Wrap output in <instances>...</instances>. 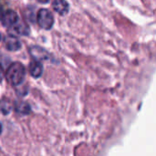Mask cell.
<instances>
[{
  "mask_svg": "<svg viewBox=\"0 0 156 156\" xmlns=\"http://www.w3.org/2000/svg\"><path fill=\"white\" fill-rule=\"evenodd\" d=\"M0 19L3 26L6 27H11L18 21V16L13 10H6L3 13Z\"/></svg>",
  "mask_w": 156,
  "mask_h": 156,
  "instance_id": "obj_3",
  "label": "cell"
},
{
  "mask_svg": "<svg viewBox=\"0 0 156 156\" xmlns=\"http://www.w3.org/2000/svg\"><path fill=\"white\" fill-rule=\"evenodd\" d=\"M12 27H13V30L15 31V33L21 35V36H27L30 31L28 26L24 22L17 21Z\"/></svg>",
  "mask_w": 156,
  "mask_h": 156,
  "instance_id": "obj_8",
  "label": "cell"
},
{
  "mask_svg": "<svg viewBox=\"0 0 156 156\" xmlns=\"http://www.w3.org/2000/svg\"><path fill=\"white\" fill-rule=\"evenodd\" d=\"M11 111V104L7 100L0 101V112L4 115H7Z\"/></svg>",
  "mask_w": 156,
  "mask_h": 156,
  "instance_id": "obj_10",
  "label": "cell"
},
{
  "mask_svg": "<svg viewBox=\"0 0 156 156\" xmlns=\"http://www.w3.org/2000/svg\"><path fill=\"white\" fill-rule=\"evenodd\" d=\"M52 5L54 10L61 16H64L69 12V5L66 0H54Z\"/></svg>",
  "mask_w": 156,
  "mask_h": 156,
  "instance_id": "obj_6",
  "label": "cell"
},
{
  "mask_svg": "<svg viewBox=\"0 0 156 156\" xmlns=\"http://www.w3.org/2000/svg\"><path fill=\"white\" fill-rule=\"evenodd\" d=\"M2 133V124L0 123V133Z\"/></svg>",
  "mask_w": 156,
  "mask_h": 156,
  "instance_id": "obj_14",
  "label": "cell"
},
{
  "mask_svg": "<svg viewBox=\"0 0 156 156\" xmlns=\"http://www.w3.org/2000/svg\"><path fill=\"white\" fill-rule=\"evenodd\" d=\"M15 111L22 115H27L30 112V106L27 102L25 101H16L15 102Z\"/></svg>",
  "mask_w": 156,
  "mask_h": 156,
  "instance_id": "obj_9",
  "label": "cell"
},
{
  "mask_svg": "<svg viewBox=\"0 0 156 156\" xmlns=\"http://www.w3.org/2000/svg\"><path fill=\"white\" fill-rule=\"evenodd\" d=\"M3 77H4V70H3V67L0 64V82L3 80Z\"/></svg>",
  "mask_w": 156,
  "mask_h": 156,
  "instance_id": "obj_11",
  "label": "cell"
},
{
  "mask_svg": "<svg viewBox=\"0 0 156 156\" xmlns=\"http://www.w3.org/2000/svg\"><path fill=\"white\" fill-rule=\"evenodd\" d=\"M37 23L43 29H50L54 24V17L52 13L45 8H42L37 13Z\"/></svg>",
  "mask_w": 156,
  "mask_h": 156,
  "instance_id": "obj_2",
  "label": "cell"
},
{
  "mask_svg": "<svg viewBox=\"0 0 156 156\" xmlns=\"http://www.w3.org/2000/svg\"><path fill=\"white\" fill-rule=\"evenodd\" d=\"M3 13H4L3 7H2V6H0V18H1V16H2V15H3Z\"/></svg>",
  "mask_w": 156,
  "mask_h": 156,
  "instance_id": "obj_13",
  "label": "cell"
},
{
  "mask_svg": "<svg viewBox=\"0 0 156 156\" xmlns=\"http://www.w3.org/2000/svg\"><path fill=\"white\" fill-rule=\"evenodd\" d=\"M29 53L32 58H34L36 60L38 61H43V60H48L49 58L48 52L44 49L43 48H40L38 46H33L29 48Z\"/></svg>",
  "mask_w": 156,
  "mask_h": 156,
  "instance_id": "obj_4",
  "label": "cell"
},
{
  "mask_svg": "<svg viewBox=\"0 0 156 156\" xmlns=\"http://www.w3.org/2000/svg\"><path fill=\"white\" fill-rule=\"evenodd\" d=\"M37 1H38V2L41 3V4H46V3H48L49 0H37Z\"/></svg>",
  "mask_w": 156,
  "mask_h": 156,
  "instance_id": "obj_12",
  "label": "cell"
},
{
  "mask_svg": "<svg viewBox=\"0 0 156 156\" xmlns=\"http://www.w3.org/2000/svg\"><path fill=\"white\" fill-rule=\"evenodd\" d=\"M4 44L7 50L9 51H16L21 48V42L19 39L14 36H6L4 38Z\"/></svg>",
  "mask_w": 156,
  "mask_h": 156,
  "instance_id": "obj_5",
  "label": "cell"
},
{
  "mask_svg": "<svg viewBox=\"0 0 156 156\" xmlns=\"http://www.w3.org/2000/svg\"><path fill=\"white\" fill-rule=\"evenodd\" d=\"M26 76L25 67L20 62L12 63L6 70L5 78L12 86H18L23 83Z\"/></svg>",
  "mask_w": 156,
  "mask_h": 156,
  "instance_id": "obj_1",
  "label": "cell"
},
{
  "mask_svg": "<svg viewBox=\"0 0 156 156\" xmlns=\"http://www.w3.org/2000/svg\"><path fill=\"white\" fill-rule=\"evenodd\" d=\"M29 72L31 76L35 79L39 78L43 72V66L40 61L38 60H34L29 64Z\"/></svg>",
  "mask_w": 156,
  "mask_h": 156,
  "instance_id": "obj_7",
  "label": "cell"
},
{
  "mask_svg": "<svg viewBox=\"0 0 156 156\" xmlns=\"http://www.w3.org/2000/svg\"><path fill=\"white\" fill-rule=\"evenodd\" d=\"M0 41H1V34H0Z\"/></svg>",
  "mask_w": 156,
  "mask_h": 156,
  "instance_id": "obj_15",
  "label": "cell"
}]
</instances>
